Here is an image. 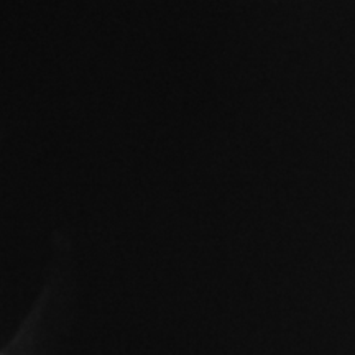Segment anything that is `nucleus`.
Returning <instances> with one entry per match:
<instances>
[]
</instances>
